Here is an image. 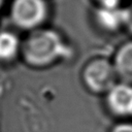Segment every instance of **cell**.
<instances>
[{
	"instance_id": "30bf717a",
	"label": "cell",
	"mask_w": 132,
	"mask_h": 132,
	"mask_svg": "<svg viewBox=\"0 0 132 132\" xmlns=\"http://www.w3.org/2000/svg\"><path fill=\"white\" fill-rule=\"evenodd\" d=\"M100 4H119L121 0H97Z\"/></svg>"
},
{
	"instance_id": "3957f363",
	"label": "cell",
	"mask_w": 132,
	"mask_h": 132,
	"mask_svg": "<svg viewBox=\"0 0 132 132\" xmlns=\"http://www.w3.org/2000/svg\"><path fill=\"white\" fill-rule=\"evenodd\" d=\"M116 68L106 60H95L91 62L84 73L88 87L94 92H104L114 86Z\"/></svg>"
},
{
	"instance_id": "8992f818",
	"label": "cell",
	"mask_w": 132,
	"mask_h": 132,
	"mask_svg": "<svg viewBox=\"0 0 132 132\" xmlns=\"http://www.w3.org/2000/svg\"><path fill=\"white\" fill-rule=\"evenodd\" d=\"M96 12L98 23L107 30H116L125 24V8L119 4H100Z\"/></svg>"
},
{
	"instance_id": "52a82bcc",
	"label": "cell",
	"mask_w": 132,
	"mask_h": 132,
	"mask_svg": "<svg viewBox=\"0 0 132 132\" xmlns=\"http://www.w3.org/2000/svg\"><path fill=\"white\" fill-rule=\"evenodd\" d=\"M114 68L123 79L132 81V41L124 44L119 50L116 56Z\"/></svg>"
},
{
	"instance_id": "7a4b0ae2",
	"label": "cell",
	"mask_w": 132,
	"mask_h": 132,
	"mask_svg": "<svg viewBox=\"0 0 132 132\" xmlns=\"http://www.w3.org/2000/svg\"><path fill=\"white\" fill-rule=\"evenodd\" d=\"M47 15L45 0H11L8 6V20L11 26L22 31L41 28Z\"/></svg>"
},
{
	"instance_id": "6da1fadb",
	"label": "cell",
	"mask_w": 132,
	"mask_h": 132,
	"mask_svg": "<svg viewBox=\"0 0 132 132\" xmlns=\"http://www.w3.org/2000/svg\"><path fill=\"white\" fill-rule=\"evenodd\" d=\"M69 54L70 51L59 33L52 29H35L22 40L21 58L26 65L33 68L48 66Z\"/></svg>"
},
{
	"instance_id": "277c9868",
	"label": "cell",
	"mask_w": 132,
	"mask_h": 132,
	"mask_svg": "<svg viewBox=\"0 0 132 132\" xmlns=\"http://www.w3.org/2000/svg\"><path fill=\"white\" fill-rule=\"evenodd\" d=\"M22 39L10 29H0V64L9 65L21 58Z\"/></svg>"
},
{
	"instance_id": "ba28073f",
	"label": "cell",
	"mask_w": 132,
	"mask_h": 132,
	"mask_svg": "<svg viewBox=\"0 0 132 132\" xmlns=\"http://www.w3.org/2000/svg\"><path fill=\"white\" fill-rule=\"evenodd\" d=\"M131 32H132V3L125 8V24H124Z\"/></svg>"
},
{
	"instance_id": "5b68a950",
	"label": "cell",
	"mask_w": 132,
	"mask_h": 132,
	"mask_svg": "<svg viewBox=\"0 0 132 132\" xmlns=\"http://www.w3.org/2000/svg\"><path fill=\"white\" fill-rule=\"evenodd\" d=\"M109 107L118 114H132V87L126 84L116 85L107 97Z\"/></svg>"
},
{
	"instance_id": "9c48e42d",
	"label": "cell",
	"mask_w": 132,
	"mask_h": 132,
	"mask_svg": "<svg viewBox=\"0 0 132 132\" xmlns=\"http://www.w3.org/2000/svg\"><path fill=\"white\" fill-rule=\"evenodd\" d=\"M112 132H132V125L130 124H122L117 126Z\"/></svg>"
}]
</instances>
